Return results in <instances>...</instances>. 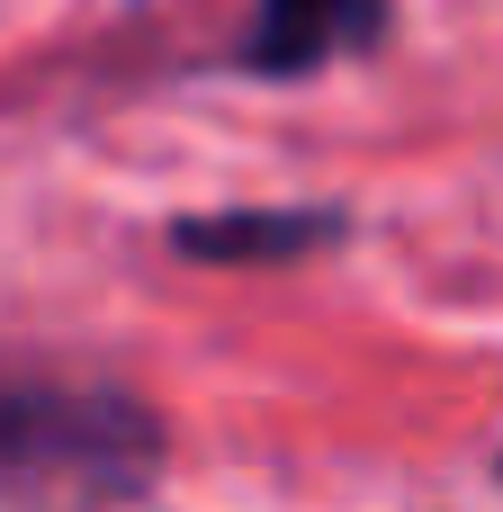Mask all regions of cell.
Returning a JSON list of instances; mask_svg holds the SVG:
<instances>
[{"label": "cell", "instance_id": "obj_1", "mask_svg": "<svg viewBox=\"0 0 503 512\" xmlns=\"http://www.w3.org/2000/svg\"><path fill=\"white\" fill-rule=\"evenodd\" d=\"M162 486V423L126 387L0 378V504L9 512H144Z\"/></svg>", "mask_w": 503, "mask_h": 512}, {"label": "cell", "instance_id": "obj_2", "mask_svg": "<svg viewBox=\"0 0 503 512\" xmlns=\"http://www.w3.org/2000/svg\"><path fill=\"white\" fill-rule=\"evenodd\" d=\"M378 36V0H252V27L234 45L243 72L261 81H306Z\"/></svg>", "mask_w": 503, "mask_h": 512}, {"label": "cell", "instance_id": "obj_3", "mask_svg": "<svg viewBox=\"0 0 503 512\" xmlns=\"http://www.w3.org/2000/svg\"><path fill=\"white\" fill-rule=\"evenodd\" d=\"M342 207H234V216H180L171 243L189 261H306L342 243Z\"/></svg>", "mask_w": 503, "mask_h": 512}]
</instances>
